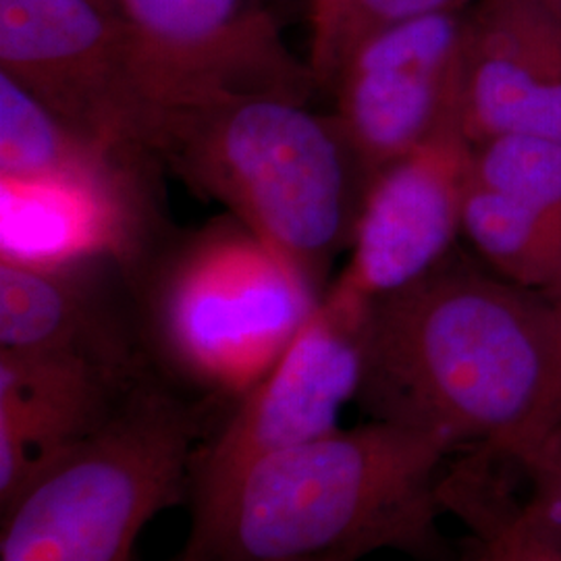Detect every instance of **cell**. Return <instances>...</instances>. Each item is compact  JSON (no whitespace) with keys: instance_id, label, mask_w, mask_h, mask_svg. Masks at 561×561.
<instances>
[{"instance_id":"6da1fadb","label":"cell","mask_w":561,"mask_h":561,"mask_svg":"<svg viewBox=\"0 0 561 561\" xmlns=\"http://www.w3.org/2000/svg\"><path fill=\"white\" fill-rule=\"evenodd\" d=\"M556 340L553 298L449 254L368 304L354 401L370 421L510 460L539 412Z\"/></svg>"},{"instance_id":"7a4b0ae2","label":"cell","mask_w":561,"mask_h":561,"mask_svg":"<svg viewBox=\"0 0 561 561\" xmlns=\"http://www.w3.org/2000/svg\"><path fill=\"white\" fill-rule=\"evenodd\" d=\"M456 456L393 422L337 426L245 477L206 561H445L442 482Z\"/></svg>"},{"instance_id":"3957f363","label":"cell","mask_w":561,"mask_h":561,"mask_svg":"<svg viewBox=\"0 0 561 561\" xmlns=\"http://www.w3.org/2000/svg\"><path fill=\"white\" fill-rule=\"evenodd\" d=\"M159 161L322 287L350 245L368 180L335 117L308 102L238 96L169 113Z\"/></svg>"},{"instance_id":"277c9868","label":"cell","mask_w":561,"mask_h":561,"mask_svg":"<svg viewBox=\"0 0 561 561\" xmlns=\"http://www.w3.org/2000/svg\"><path fill=\"white\" fill-rule=\"evenodd\" d=\"M215 410L217 400L144 379L0 507V561H131L148 522L185 503L194 454L221 421Z\"/></svg>"},{"instance_id":"5b68a950","label":"cell","mask_w":561,"mask_h":561,"mask_svg":"<svg viewBox=\"0 0 561 561\" xmlns=\"http://www.w3.org/2000/svg\"><path fill=\"white\" fill-rule=\"evenodd\" d=\"M322 296L296 262L231 217L167 264L150 294V331L175 373L236 403L273 370Z\"/></svg>"},{"instance_id":"8992f818","label":"cell","mask_w":561,"mask_h":561,"mask_svg":"<svg viewBox=\"0 0 561 561\" xmlns=\"http://www.w3.org/2000/svg\"><path fill=\"white\" fill-rule=\"evenodd\" d=\"M368 304L329 287L273 370L202 439L187 477V539L175 561H206L241 482L264 460L340 424L360 382Z\"/></svg>"},{"instance_id":"52a82bcc","label":"cell","mask_w":561,"mask_h":561,"mask_svg":"<svg viewBox=\"0 0 561 561\" xmlns=\"http://www.w3.org/2000/svg\"><path fill=\"white\" fill-rule=\"evenodd\" d=\"M0 73L90 140L159 167L162 113L119 13L94 0H0Z\"/></svg>"},{"instance_id":"ba28073f","label":"cell","mask_w":561,"mask_h":561,"mask_svg":"<svg viewBox=\"0 0 561 561\" xmlns=\"http://www.w3.org/2000/svg\"><path fill=\"white\" fill-rule=\"evenodd\" d=\"M136 69L162 113L238 96L308 102L319 81L259 0H117Z\"/></svg>"},{"instance_id":"9c48e42d","label":"cell","mask_w":561,"mask_h":561,"mask_svg":"<svg viewBox=\"0 0 561 561\" xmlns=\"http://www.w3.org/2000/svg\"><path fill=\"white\" fill-rule=\"evenodd\" d=\"M468 11L443 9L370 34L331 81L335 121L366 180L458 123Z\"/></svg>"},{"instance_id":"30bf717a","label":"cell","mask_w":561,"mask_h":561,"mask_svg":"<svg viewBox=\"0 0 561 561\" xmlns=\"http://www.w3.org/2000/svg\"><path fill=\"white\" fill-rule=\"evenodd\" d=\"M474 146L445 127L368 181L335 289L370 304L439 266L461 236Z\"/></svg>"},{"instance_id":"8fae6325","label":"cell","mask_w":561,"mask_h":561,"mask_svg":"<svg viewBox=\"0 0 561 561\" xmlns=\"http://www.w3.org/2000/svg\"><path fill=\"white\" fill-rule=\"evenodd\" d=\"M461 134L561 144V13L537 0H481L468 13L461 62Z\"/></svg>"},{"instance_id":"7c38bea8","label":"cell","mask_w":561,"mask_h":561,"mask_svg":"<svg viewBox=\"0 0 561 561\" xmlns=\"http://www.w3.org/2000/svg\"><path fill=\"white\" fill-rule=\"evenodd\" d=\"M152 373L0 350V507L46 463L99 431Z\"/></svg>"},{"instance_id":"4fadbf2b","label":"cell","mask_w":561,"mask_h":561,"mask_svg":"<svg viewBox=\"0 0 561 561\" xmlns=\"http://www.w3.org/2000/svg\"><path fill=\"white\" fill-rule=\"evenodd\" d=\"M150 194L80 181L0 180V262L65 271L138 261Z\"/></svg>"},{"instance_id":"5bb4252c","label":"cell","mask_w":561,"mask_h":561,"mask_svg":"<svg viewBox=\"0 0 561 561\" xmlns=\"http://www.w3.org/2000/svg\"><path fill=\"white\" fill-rule=\"evenodd\" d=\"M94 266L44 271L0 262V350L65 354L148 373L125 324L92 285Z\"/></svg>"},{"instance_id":"9a60e30c","label":"cell","mask_w":561,"mask_h":561,"mask_svg":"<svg viewBox=\"0 0 561 561\" xmlns=\"http://www.w3.org/2000/svg\"><path fill=\"white\" fill-rule=\"evenodd\" d=\"M152 171L90 140L0 73V180L80 181L150 194Z\"/></svg>"},{"instance_id":"2e32d148","label":"cell","mask_w":561,"mask_h":561,"mask_svg":"<svg viewBox=\"0 0 561 561\" xmlns=\"http://www.w3.org/2000/svg\"><path fill=\"white\" fill-rule=\"evenodd\" d=\"M461 236L495 275L549 298L560 294L561 225L474 175L463 201Z\"/></svg>"},{"instance_id":"e0dca14e","label":"cell","mask_w":561,"mask_h":561,"mask_svg":"<svg viewBox=\"0 0 561 561\" xmlns=\"http://www.w3.org/2000/svg\"><path fill=\"white\" fill-rule=\"evenodd\" d=\"M484 451H463L449 461L442 482L445 514L470 530V561H561V545L522 514L518 495Z\"/></svg>"},{"instance_id":"ac0fdd59","label":"cell","mask_w":561,"mask_h":561,"mask_svg":"<svg viewBox=\"0 0 561 561\" xmlns=\"http://www.w3.org/2000/svg\"><path fill=\"white\" fill-rule=\"evenodd\" d=\"M474 180L561 225V144L535 136H500L474 146Z\"/></svg>"},{"instance_id":"d6986e66","label":"cell","mask_w":561,"mask_h":561,"mask_svg":"<svg viewBox=\"0 0 561 561\" xmlns=\"http://www.w3.org/2000/svg\"><path fill=\"white\" fill-rule=\"evenodd\" d=\"M451 7H461V0H340L329 30L321 41L312 42L314 78L319 85H331L341 62L370 34Z\"/></svg>"},{"instance_id":"ffe728a7","label":"cell","mask_w":561,"mask_h":561,"mask_svg":"<svg viewBox=\"0 0 561 561\" xmlns=\"http://www.w3.org/2000/svg\"><path fill=\"white\" fill-rule=\"evenodd\" d=\"M516 463L528 479L518 495L522 514L561 545V435Z\"/></svg>"},{"instance_id":"44dd1931","label":"cell","mask_w":561,"mask_h":561,"mask_svg":"<svg viewBox=\"0 0 561 561\" xmlns=\"http://www.w3.org/2000/svg\"><path fill=\"white\" fill-rule=\"evenodd\" d=\"M553 304H556L558 340H556V358H553L551 377L547 382L539 412L530 424V428L526 431L520 447L516 449V454L510 458V461H520L533 456L561 433V291L553 298Z\"/></svg>"},{"instance_id":"7402d4cb","label":"cell","mask_w":561,"mask_h":561,"mask_svg":"<svg viewBox=\"0 0 561 561\" xmlns=\"http://www.w3.org/2000/svg\"><path fill=\"white\" fill-rule=\"evenodd\" d=\"M340 0H310L312 7V27H314V41H321L324 32L329 30L333 15L337 11Z\"/></svg>"},{"instance_id":"603a6c76","label":"cell","mask_w":561,"mask_h":561,"mask_svg":"<svg viewBox=\"0 0 561 561\" xmlns=\"http://www.w3.org/2000/svg\"><path fill=\"white\" fill-rule=\"evenodd\" d=\"M94 2H99L101 7L108 9V11H113V13H119V2H117V0H94Z\"/></svg>"},{"instance_id":"cb8c5ba5","label":"cell","mask_w":561,"mask_h":561,"mask_svg":"<svg viewBox=\"0 0 561 561\" xmlns=\"http://www.w3.org/2000/svg\"><path fill=\"white\" fill-rule=\"evenodd\" d=\"M537 2H541L545 7H549V9H553V11L561 13V0H537Z\"/></svg>"}]
</instances>
